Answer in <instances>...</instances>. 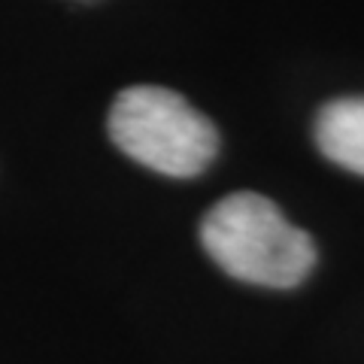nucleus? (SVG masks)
Masks as SVG:
<instances>
[{
  "instance_id": "f257e3e1",
  "label": "nucleus",
  "mask_w": 364,
  "mask_h": 364,
  "mask_svg": "<svg viewBox=\"0 0 364 364\" xmlns=\"http://www.w3.org/2000/svg\"><path fill=\"white\" fill-rule=\"evenodd\" d=\"M200 243L228 277L267 289H294L316 267V243L273 200L237 191L200 222Z\"/></svg>"
},
{
  "instance_id": "f03ea898",
  "label": "nucleus",
  "mask_w": 364,
  "mask_h": 364,
  "mask_svg": "<svg viewBox=\"0 0 364 364\" xmlns=\"http://www.w3.org/2000/svg\"><path fill=\"white\" fill-rule=\"evenodd\" d=\"M107 131L136 164L173 179L203 173L219 152L215 124L164 85H131L119 91L109 107Z\"/></svg>"
},
{
  "instance_id": "7ed1b4c3",
  "label": "nucleus",
  "mask_w": 364,
  "mask_h": 364,
  "mask_svg": "<svg viewBox=\"0 0 364 364\" xmlns=\"http://www.w3.org/2000/svg\"><path fill=\"white\" fill-rule=\"evenodd\" d=\"M316 146L328 161L364 176V97H340L318 109Z\"/></svg>"
}]
</instances>
